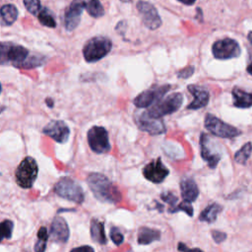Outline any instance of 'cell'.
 Listing matches in <instances>:
<instances>
[{
  "label": "cell",
  "instance_id": "cell-35",
  "mask_svg": "<svg viewBox=\"0 0 252 252\" xmlns=\"http://www.w3.org/2000/svg\"><path fill=\"white\" fill-rule=\"evenodd\" d=\"M34 249H35V251H37V252H44V251L46 249V241L42 240V239H39V240L36 242Z\"/></svg>",
  "mask_w": 252,
  "mask_h": 252
},
{
  "label": "cell",
  "instance_id": "cell-18",
  "mask_svg": "<svg viewBox=\"0 0 252 252\" xmlns=\"http://www.w3.org/2000/svg\"><path fill=\"white\" fill-rule=\"evenodd\" d=\"M187 89L194 97L192 103L187 106L188 110H199L207 106L209 102V93L205 88L196 85H189Z\"/></svg>",
  "mask_w": 252,
  "mask_h": 252
},
{
  "label": "cell",
  "instance_id": "cell-33",
  "mask_svg": "<svg viewBox=\"0 0 252 252\" xmlns=\"http://www.w3.org/2000/svg\"><path fill=\"white\" fill-rule=\"evenodd\" d=\"M194 70H195L194 66H188V67H186V68L181 70V71L179 72L178 76H179L180 78H182V79H187V78H189V77H191V76L193 75Z\"/></svg>",
  "mask_w": 252,
  "mask_h": 252
},
{
  "label": "cell",
  "instance_id": "cell-22",
  "mask_svg": "<svg viewBox=\"0 0 252 252\" xmlns=\"http://www.w3.org/2000/svg\"><path fill=\"white\" fill-rule=\"evenodd\" d=\"M91 236L92 239L102 245L107 244V236L105 232V226L104 223L98 221V220H93L91 223Z\"/></svg>",
  "mask_w": 252,
  "mask_h": 252
},
{
  "label": "cell",
  "instance_id": "cell-24",
  "mask_svg": "<svg viewBox=\"0 0 252 252\" xmlns=\"http://www.w3.org/2000/svg\"><path fill=\"white\" fill-rule=\"evenodd\" d=\"M222 206L219 205L218 203H213L209 205L205 210L202 211L199 219L202 222H207V223H213L216 221L219 213L222 211Z\"/></svg>",
  "mask_w": 252,
  "mask_h": 252
},
{
  "label": "cell",
  "instance_id": "cell-38",
  "mask_svg": "<svg viewBox=\"0 0 252 252\" xmlns=\"http://www.w3.org/2000/svg\"><path fill=\"white\" fill-rule=\"evenodd\" d=\"M72 250H88V251H94V248L91 246H81V247H77L75 249Z\"/></svg>",
  "mask_w": 252,
  "mask_h": 252
},
{
  "label": "cell",
  "instance_id": "cell-9",
  "mask_svg": "<svg viewBox=\"0 0 252 252\" xmlns=\"http://www.w3.org/2000/svg\"><path fill=\"white\" fill-rule=\"evenodd\" d=\"M201 155L204 160H206L211 169H215L222 159V155L218 144L215 140L205 133H202L200 138Z\"/></svg>",
  "mask_w": 252,
  "mask_h": 252
},
{
  "label": "cell",
  "instance_id": "cell-11",
  "mask_svg": "<svg viewBox=\"0 0 252 252\" xmlns=\"http://www.w3.org/2000/svg\"><path fill=\"white\" fill-rule=\"evenodd\" d=\"M212 52L218 59H230L239 56L241 50L237 42L232 39H224L213 45Z\"/></svg>",
  "mask_w": 252,
  "mask_h": 252
},
{
  "label": "cell",
  "instance_id": "cell-6",
  "mask_svg": "<svg viewBox=\"0 0 252 252\" xmlns=\"http://www.w3.org/2000/svg\"><path fill=\"white\" fill-rule=\"evenodd\" d=\"M183 103V96L181 93H175L167 96L165 99H160L148 111V115L160 118L164 115H172L178 112Z\"/></svg>",
  "mask_w": 252,
  "mask_h": 252
},
{
  "label": "cell",
  "instance_id": "cell-20",
  "mask_svg": "<svg viewBox=\"0 0 252 252\" xmlns=\"http://www.w3.org/2000/svg\"><path fill=\"white\" fill-rule=\"evenodd\" d=\"M233 105L239 109H248L252 107V94L247 93L238 88L232 90Z\"/></svg>",
  "mask_w": 252,
  "mask_h": 252
},
{
  "label": "cell",
  "instance_id": "cell-2",
  "mask_svg": "<svg viewBox=\"0 0 252 252\" xmlns=\"http://www.w3.org/2000/svg\"><path fill=\"white\" fill-rule=\"evenodd\" d=\"M29 50L11 43H0V65L11 64L17 68H26Z\"/></svg>",
  "mask_w": 252,
  "mask_h": 252
},
{
  "label": "cell",
  "instance_id": "cell-21",
  "mask_svg": "<svg viewBox=\"0 0 252 252\" xmlns=\"http://www.w3.org/2000/svg\"><path fill=\"white\" fill-rule=\"evenodd\" d=\"M160 230L153 229L150 228H141L138 232L137 241L141 245H148L154 241L160 240Z\"/></svg>",
  "mask_w": 252,
  "mask_h": 252
},
{
  "label": "cell",
  "instance_id": "cell-43",
  "mask_svg": "<svg viewBox=\"0 0 252 252\" xmlns=\"http://www.w3.org/2000/svg\"><path fill=\"white\" fill-rule=\"evenodd\" d=\"M121 1H123V2H130V1H132V0H121Z\"/></svg>",
  "mask_w": 252,
  "mask_h": 252
},
{
  "label": "cell",
  "instance_id": "cell-5",
  "mask_svg": "<svg viewBox=\"0 0 252 252\" xmlns=\"http://www.w3.org/2000/svg\"><path fill=\"white\" fill-rule=\"evenodd\" d=\"M54 192L57 196L77 204H82L85 199V194L81 185L70 178H62L59 180L54 186Z\"/></svg>",
  "mask_w": 252,
  "mask_h": 252
},
{
  "label": "cell",
  "instance_id": "cell-42",
  "mask_svg": "<svg viewBox=\"0 0 252 252\" xmlns=\"http://www.w3.org/2000/svg\"><path fill=\"white\" fill-rule=\"evenodd\" d=\"M248 40H249L250 44L252 45V32H250V33L248 34Z\"/></svg>",
  "mask_w": 252,
  "mask_h": 252
},
{
  "label": "cell",
  "instance_id": "cell-41",
  "mask_svg": "<svg viewBox=\"0 0 252 252\" xmlns=\"http://www.w3.org/2000/svg\"><path fill=\"white\" fill-rule=\"evenodd\" d=\"M247 72H248V74L252 75V62L247 66Z\"/></svg>",
  "mask_w": 252,
  "mask_h": 252
},
{
  "label": "cell",
  "instance_id": "cell-34",
  "mask_svg": "<svg viewBox=\"0 0 252 252\" xmlns=\"http://www.w3.org/2000/svg\"><path fill=\"white\" fill-rule=\"evenodd\" d=\"M212 235H213V238L214 240L217 242V243H221L223 241L226 240L227 238V234L223 231H219V230H213L212 231Z\"/></svg>",
  "mask_w": 252,
  "mask_h": 252
},
{
  "label": "cell",
  "instance_id": "cell-25",
  "mask_svg": "<svg viewBox=\"0 0 252 252\" xmlns=\"http://www.w3.org/2000/svg\"><path fill=\"white\" fill-rule=\"evenodd\" d=\"M84 5H85V9L92 17L99 18L105 14L104 7L100 0H85Z\"/></svg>",
  "mask_w": 252,
  "mask_h": 252
},
{
  "label": "cell",
  "instance_id": "cell-31",
  "mask_svg": "<svg viewBox=\"0 0 252 252\" xmlns=\"http://www.w3.org/2000/svg\"><path fill=\"white\" fill-rule=\"evenodd\" d=\"M160 198H161L162 201H164L166 204H169L171 206L169 211L174 209L177 206V203L179 201L178 197L176 195H174L172 192H164V193H162L160 195Z\"/></svg>",
  "mask_w": 252,
  "mask_h": 252
},
{
  "label": "cell",
  "instance_id": "cell-28",
  "mask_svg": "<svg viewBox=\"0 0 252 252\" xmlns=\"http://www.w3.org/2000/svg\"><path fill=\"white\" fill-rule=\"evenodd\" d=\"M14 224L10 220H5L0 223V242L4 239H10L13 233Z\"/></svg>",
  "mask_w": 252,
  "mask_h": 252
},
{
  "label": "cell",
  "instance_id": "cell-10",
  "mask_svg": "<svg viewBox=\"0 0 252 252\" xmlns=\"http://www.w3.org/2000/svg\"><path fill=\"white\" fill-rule=\"evenodd\" d=\"M170 90H171L170 85L155 87V88L146 90L134 99L133 104L135 105V107H137L139 109L148 108V107L152 106L153 104L159 102L160 99H162L163 96Z\"/></svg>",
  "mask_w": 252,
  "mask_h": 252
},
{
  "label": "cell",
  "instance_id": "cell-44",
  "mask_svg": "<svg viewBox=\"0 0 252 252\" xmlns=\"http://www.w3.org/2000/svg\"><path fill=\"white\" fill-rule=\"evenodd\" d=\"M1 91H2V86H1V83H0V94H1Z\"/></svg>",
  "mask_w": 252,
  "mask_h": 252
},
{
  "label": "cell",
  "instance_id": "cell-26",
  "mask_svg": "<svg viewBox=\"0 0 252 252\" xmlns=\"http://www.w3.org/2000/svg\"><path fill=\"white\" fill-rule=\"evenodd\" d=\"M252 153V144L250 142L246 143L241 147V149L235 153L234 155V160L237 163L245 164L247 160L250 158V155Z\"/></svg>",
  "mask_w": 252,
  "mask_h": 252
},
{
  "label": "cell",
  "instance_id": "cell-40",
  "mask_svg": "<svg viewBox=\"0 0 252 252\" xmlns=\"http://www.w3.org/2000/svg\"><path fill=\"white\" fill-rule=\"evenodd\" d=\"M46 104L49 108H52L53 107V101L50 100V99H46Z\"/></svg>",
  "mask_w": 252,
  "mask_h": 252
},
{
  "label": "cell",
  "instance_id": "cell-17",
  "mask_svg": "<svg viewBox=\"0 0 252 252\" xmlns=\"http://www.w3.org/2000/svg\"><path fill=\"white\" fill-rule=\"evenodd\" d=\"M49 233L53 241L57 243H66L70 235L69 228L66 221L61 217L54 218L51 224Z\"/></svg>",
  "mask_w": 252,
  "mask_h": 252
},
{
  "label": "cell",
  "instance_id": "cell-3",
  "mask_svg": "<svg viewBox=\"0 0 252 252\" xmlns=\"http://www.w3.org/2000/svg\"><path fill=\"white\" fill-rule=\"evenodd\" d=\"M113 43L106 37L91 39L83 48V55L87 62H97L106 57L112 50Z\"/></svg>",
  "mask_w": 252,
  "mask_h": 252
},
{
  "label": "cell",
  "instance_id": "cell-14",
  "mask_svg": "<svg viewBox=\"0 0 252 252\" xmlns=\"http://www.w3.org/2000/svg\"><path fill=\"white\" fill-rule=\"evenodd\" d=\"M169 174L170 171L166 169L160 158L149 162L143 169V175L145 179L153 183H162L165 178L169 176Z\"/></svg>",
  "mask_w": 252,
  "mask_h": 252
},
{
  "label": "cell",
  "instance_id": "cell-1",
  "mask_svg": "<svg viewBox=\"0 0 252 252\" xmlns=\"http://www.w3.org/2000/svg\"><path fill=\"white\" fill-rule=\"evenodd\" d=\"M87 183L94 196L101 202L116 204L122 198L117 187L102 174H90L87 179Z\"/></svg>",
  "mask_w": 252,
  "mask_h": 252
},
{
  "label": "cell",
  "instance_id": "cell-37",
  "mask_svg": "<svg viewBox=\"0 0 252 252\" xmlns=\"http://www.w3.org/2000/svg\"><path fill=\"white\" fill-rule=\"evenodd\" d=\"M179 1L185 4V5H193L196 0H179Z\"/></svg>",
  "mask_w": 252,
  "mask_h": 252
},
{
  "label": "cell",
  "instance_id": "cell-15",
  "mask_svg": "<svg viewBox=\"0 0 252 252\" xmlns=\"http://www.w3.org/2000/svg\"><path fill=\"white\" fill-rule=\"evenodd\" d=\"M84 9H85V5H84L83 0H73L72 3L66 9L64 15V25L68 32H72L78 27Z\"/></svg>",
  "mask_w": 252,
  "mask_h": 252
},
{
  "label": "cell",
  "instance_id": "cell-36",
  "mask_svg": "<svg viewBox=\"0 0 252 252\" xmlns=\"http://www.w3.org/2000/svg\"><path fill=\"white\" fill-rule=\"evenodd\" d=\"M38 237L39 239H42V240H45V241H47L48 239V231L46 229V228L45 227H42L38 232Z\"/></svg>",
  "mask_w": 252,
  "mask_h": 252
},
{
  "label": "cell",
  "instance_id": "cell-30",
  "mask_svg": "<svg viewBox=\"0 0 252 252\" xmlns=\"http://www.w3.org/2000/svg\"><path fill=\"white\" fill-rule=\"evenodd\" d=\"M179 211H183V212H185L190 217L193 216V208L190 205V202L183 201L180 205H177L174 209L170 210L171 213H176V212H179Z\"/></svg>",
  "mask_w": 252,
  "mask_h": 252
},
{
  "label": "cell",
  "instance_id": "cell-8",
  "mask_svg": "<svg viewBox=\"0 0 252 252\" xmlns=\"http://www.w3.org/2000/svg\"><path fill=\"white\" fill-rule=\"evenodd\" d=\"M88 143L91 150L97 154H105L111 151L109 133L105 127L94 126L88 131Z\"/></svg>",
  "mask_w": 252,
  "mask_h": 252
},
{
  "label": "cell",
  "instance_id": "cell-39",
  "mask_svg": "<svg viewBox=\"0 0 252 252\" xmlns=\"http://www.w3.org/2000/svg\"><path fill=\"white\" fill-rule=\"evenodd\" d=\"M178 249H179L180 251H187V250H189V248H188L187 246H185L184 243H180Z\"/></svg>",
  "mask_w": 252,
  "mask_h": 252
},
{
  "label": "cell",
  "instance_id": "cell-13",
  "mask_svg": "<svg viewBox=\"0 0 252 252\" xmlns=\"http://www.w3.org/2000/svg\"><path fill=\"white\" fill-rule=\"evenodd\" d=\"M137 9L142 17L143 24L150 30H157L161 25V19L157 9L149 2L139 1Z\"/></svg>",
  "mask_w": 252,
  "mask_h": 252
},
{
  "label": "cell",
  "instance_id": "cell-29",
  "mask_svg": "<svg viewBox=\"0 0 252 252\" xmlns=\"http://www.w3.org/2000/svg\"><path fill=\"white\" fill-rule=\"evenodd\" d=\"M26 9L33 15H38L41 11V1L40 0H24Z\"/></svg>",
  "mask_w": 252,
  "mask_h": 252
},
{
  "label": "cell",
  "instance_id": "cell-23",
  "mask_svg": "<svg viewBox=\"0 0 252 252\" xmlns=\"http://www.w3.org/2000/svg\"><path fill=\"white\" fill-rule=\"evenodd\" d=\"M0 17L5 25L10 26L18 18V9L13 4H6L0 9Z\"/></svg>",
  "mask_w": 252,
  "mask_h": 252
},
{
  "label": "cell",
  "instance_id": "cell-7",
  "mask_svg": "<svg viewBox=\"0 0 252 252\" xmlns=\"http://www.w3.org/2000/svg\"><path fill=\"white\" fill-rule=\"evenodd\" d=\"M205 127L213 135L222 138H233L241 134V131L237 128L220 120L210 114L205 117Z\"/></svg>",
  "mask_w": 252,
  "mask_h": 252
},
{
  "label": "cell",
  "instance_id": "cell-27",
  "mask_svg": "<svg viewBox=\"0 0 252 252\" xmlns=\"http://www.w3.org/2000/svg\"><path fill=\"white\" fill-rule=\"evenodd\" d=\"M39 20L42 25L48 27V28H55L56 27V22L54 20V17L52 16L51 12L47 8L42 9L39 14H38Z\"/></svg>",
  "mask_w": 252,
  "mask_h": 252
},
{
  "label": "cell",
  "instance_id": "cell-4",
  "mask_svg": "<svg viewBox=\"0 0 252 252\" xmlns=\"http://www.w3.org/2000/svg\"><path fill=\"white\" fill-rule=\"evenodd\" d=\"M39 174V166L36 160L32 157H26L18 165L15 177L17 184L22 188L33 187Z\"/></svg>",
  "mask_w": 252,
  "mask_h": 252
},
{
  "label": "cell",
  "instance_id": "cell-19",
  "mask_svg": "<svg viewBox=\"0 0 252 252\" xmlns=\"http://www.w3.org/2000/svg\"><path fill=\"white\" fill-rule=\"evenodd\" d=\"M182 196L184 201L194 202L199 196V188L192 179H185L181 183Z\"/></svg>",
  "mask_w": 252,
  "mask_h": 252
},
{
  "label": "cell",
  "instance_id": "cell-12",
  "mask_svg": "<svg viewBox=\"0 0 252 252\" xmlns=\"http://www.w3.org/2000/svg\"><path fill=\"white\" fill-rule=\"evenodd\" d=\"M135 120L140 130L151 135H160L166 131L163 121L160 118L149 115L147 112L139 115Z\"/></svg>",
  "mask_w": 252,
  "mask_h": 252
},
{
  "label": "cell",
  "instance_id": "cell-16",
  "mask_svg": "<svg viewBox=\"0 0 252 252\" xmlns=\"http://www.w3.org/2000/svg\"><path fill=\"white\" fill-rule=\"evenodd\" d=\"M44 134L52 138L57 143H65L70 135L68 125L62 120H51L43 130Z\"/></svg>",
  "mask_w": 252,
  "mask_h": 252
},
{
  "label": "cell",
  "instance_id": "cell-32",
  "mask_svg": "<svg viewBox=\"0 0 252 252\" xmlns=\"http://www.w3.org/2000/svg\"><path fill=\"white\" fill-rule=\"evenodd\" d=\"M110 235H111V238H112L113 242L115 245H117V246L122 244L123 241H124L123 234L119 231V229L117 228H113L112 230H111V234Z\"/></svg>",
  "mask_w": 252,
  "mask_h": 252
}]
</instances>
